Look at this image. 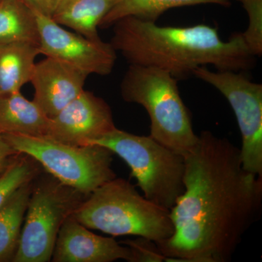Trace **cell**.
<instances>
[{
    "mask_svg": "<svg viewBox=\"0 0 262 262\" xmlns=\"http://www.w3.org/2000/svg\"><path fill=\"white\" fill-rule=\"evenodd\" d=\"M52 261L54 262H113L123 259L134 262L128 246L113 237L94 234L71 215L61 226Z\"/></svg>",
    "mask_w": 262,
    "mask_h": 262,
    "instance_id": "11",
    "label": "cell"
},
{
    "mask_svg": "<svg viewBox=\"0 0 262 262\" xmlns=\"http://www.w3.org/2000/svg\"><path fill=\"white\" fill-rule=\"evenodd\" d=\"M7 166H8V165H7ZM5 168H6V167H5ZM5 168H0V175H1V174L3 173V172L4 171Z\"/></svg>",
    "mask_w": 262,
    "mask_h": 262,
    "instance_id": "24",
    "label": "cell"
},
{
    "mask_svg": "<svg viewBox=\"0 0 262 262\" xmlns=\"http://www.w3.org/2000/svg\"><path fill=\"white\" fill-rule=\"evenodd\" d=\"M72 215L87 228L113 236H138L158 244L173 234L170 210L141 195L128 181L116 177L84 198Z\"/></svg>",
    "mask_w": 262,
    "mask_h": 262,
    "instance_id": "3",
    "label": "cell"
},
{
    "mask_svg": "<svg viewBox=\"0 0 262 262\" xmlns=\"http://www.w3.org/2000/svg\"><path fill=\"white\" fill-rule=\"evenodd\" d=\"M203 4H215L229 8V0H118L117 4L103 18L99 28L113 26L120 19L126 17L156 22L167 10L180 7Z\"/></svg>",
    "mask_w": 262,
    "mask_h": 262,
    "instance_id": "17",
    "label": "cell"
},
{
    "mask_svg": "<svg viewBox=\"0 0 262 262\" xmlns=\"http://www.w3.org/2000/svg\"><path fill=\"white\" fill-rule=\"evenodd\" d=\"M18 154L28 155L63 185L88 196L116 177L113 152L97 144L75 146L48 137L3 134Z\"/></svg>",
    "mask_w": 262,
    "mask_h": 262,
    "instance_id": "6",
    "label": "cell"
},
{
    "mask_svg": "<svg viewBox=\"0 0 262 262\" xmlns=\"http://www.w3.org/2000/svg\"><path fill=\"white\" fill-rule=\"evenodd\" d=\"M184 160V191L170 210L173 234L157 245L165 261H228L259 213L262 177L245 170L239 148L211 131L198 136Z\"/></svg>",
    "mask_w": 262,
    "mask_h": 262,
    "instance_id": "1",
    "label": "cell"
},
{
    "mask_svg": "<svg viewBox=\"0 0 262 262\" xmlns=\"http://www.w3.org/2000/svg\"><path fill=\"white\" fill-rule=\"evenodd\" d=\"M122 244L128 246L134 254V262L165 261V256L154 241L145 237H139L136 239H127Z\"/></svg>",
    "mask_w": 262,
    "mask_h": 262,
    "instance_id": "21",
    "label": "cell"
},
{
    "mask_svg": "<svg viewBox=\"0 0 262 262\" xmlns=\"http://www.w3.org/2000/svg\"><path fill=\"white\" fill-rule=\"evenodd\" d=\"M111 150L130 169L146 199L170 210L184 191V155L151 136H139L115 128L91 141Z\"/></svg>",
    "mask_w": 262,
    "mask_h": 262,
    "instance_id": "5",
    "label": "cell"
},
{
    "mask_svg": "<svg viewBox=\"0 0 262 262\" xmlns=\"http://www.w3.org/2000/svg\"><path fill=\"white\" fill-rule=\"evenodd\" d=\"M124 101L141 105L151 121L150 136L185 155L194 147L198 136L192 128L190 114L184 104L178 80L155 67L130 65L120 84Z\"/></svg>",
    "mask_w": 262,
    "mask_h": 262,
    "instance_id": "4",
    "label": "cell"
},
{
    "mask_svg": "<svg viewBox=\"0 0 262 262\" xmlns=\"http://www.w3.org/2000/svg\"><path fill=\"white\" fill-rule=\"evenodd\" d=\"M192 75L223 95L233 110L242 139L241 157L245 170L262 177V84L244 72L196 69Z\"/></svg>",
    "mask_w": 262,
    "mask_h": 262,
    "instance_id": "8",
    "label": "cell"
},
{
    "mask_svg": "<svg viewBox=\"0 0 262 262\" xmlns=\"http://www.w3.org/2000/svg\"><path fill=\"white\" fill-rule=\"evenodd\" d=\"M6 141L3 134H0V168H4L11 160L18 155Z\"/></svg>",
    "mask_w": 262,
    "mask_h": 262,
    "instance_id": "23",
    "label": "cell"
},
{
    "mask_svg": "<svg viewBox=\"0 0 262 262\" xmlns=\"http://www.w3.org/2000/svg\"><path fill=\"white\" fill-rule=\"evenodd\" d=\"M110 44L130 65L160 69L178 80L201 67L246 72L255 64L242 33L223 41L216 29L205 24L160 27L156 22L126 17L113 24Z\"/></svg>",
    "mask_w": 262,
    "mask_h": 262,
    "instance_id": "2",
    "label": "cell"
},
{
    "mask_svg": "<svg viewBox=\"0 0 262 262\" xmlns=\"http://www.w3.org/2000/svg\"><path fill=\"white\" fill-rule=\"evenodd\" d=\"M118 0H61L52 18L90 39H101L98 29Z\"/></svg>",
    "mask_w": 262,
    "mask_h": 262,
    "instance_id": "15",
    "label": "cell"
},
{
    "mask_svg": "<svg viewBox=\"0 0 262 262\" xmlns=\"http://www.w3.org/2000/svg\"><path fill=\"white\" fill-rule=\"evenodd\" d=\"M17 42L39 45L35 12L24 0H0V45Z\"/></svg>",
    "mask_w": 262,
    "mask_h": 262,
    "instance_id": "18",
    "label": "cell"
},
{
    "mask_svg": "<svg viewBox=\"0 0 262 262\" xmlns=\"http://www.w3.org/2000/svg\"><path fill=\"white\" fill-rule=\"evenodd\" d=\"M50 118L20 91L0 95V134L46 137Z\"/></svg>",
    "mask_w": 262,
    "mask_h": 262,
    "instance_id": "13",
    "label": "cell"
},
{
    "mask_svg": "<svg viewBox=\"0 0 262 262\" xmlns=\"http://www.w3.org/2000/svg\"><path fill=\"white\" fill-rule=\"evenodd\" d=\"M88 77L64 62L46 57L36 63L33 72V101L52 118L83 92Z\"/></svg>",
    "mask_w": 262,
    "mask_h": 262,
    "instance_id": "12",
    "label": "cell"
},
{
    "mask_svg": "<svg viewBox=\"0 0 262 262\" xmlns=\"http://www.w3.org/2000/svg\"><path fill=\"white\" fill-rule=\"evenodd\" d=\"M34 12L37 19L40 54L64 62L89 76H106L113 72L117 52L110 42L70 32L51 17Z\"/></svg>",
    "mask_w": 262,
    "mask_h": 262,
    "instance_id": "9",
    "label": "cell"
},
{
    "mask_svg": "<svg viewBox=\"0 0 262 262\" xmlns=\"http://www.w3.org/2000/svg\"><path fill=\"white\" fill-rule=\"evenodd\" d=\"M33 184V180L23 184L0 208V261L14 257Z\"/></svg>",
    "mask_w": 262,
    "mask_h": 262,
    "instance_id": "16",
    "label": "cell"
},
{
    "mask_svg": "<svg viewBox=\"0 0 262 262\" xmlns=\"http://www.w3.org/2000/svg\"><path fill=\"white\" fill-rule=\"evenodd\" d=\"M31 8L41 14L53 16L61 0H24Z\"/></svg>",
    "mask_w": 262,
    "mask_h": 262,
    "instance_id": "22",
    "label": "cell"
},
{
    "mask_svg": "<svg viewBox=\"0 0 262 262\" xmlns=\"http://www.w3.org/2000/svg\"><path fill=\"white\" fill-rule=\"evenodd\" d=\"M32 160L28 155H16L0 175V208L19 187L35 178L37 169Z\"/></svg>",
    "mask_w": 262,
    "mask_h": 262,
    "instance_id": "19",
    "label": "cell"
},
{
    "mask_svg": "<svg viewBox=\"0 0 262 262\" xmlns=\"http://www.w3.org/2000/svg\"><path fill=\"white\" fill-rule=\"evenodd\" d=\"M40 54L37 43L17 42L0 45V95L20 91L30 82L35 60Z\"/></svg>",
    "mask_w": 262,
    "mask_h": 262,
    "instance_id": "14",
    "label": "cell"
},
{
    "mask_svg": "<svg viewBox=\"0 0 262 262\" xmlns=\"http://www.w3.org/2000/svg\"><path fill=\"white\" fill-rule=\"evenodd\" d=\"M115 128L110 105L102 98L84 90L50 118L46 137L71 145L85 146Z\"/></svg>",
    "mask_w": 262,
    "mask_h": 262,
    "instance_id": "10",
    "label": "cell"
},
{
    "mask_svg": "<svg viewBox=\"0 0 262 262\" xmlns=\"http://www.w3.org/2000/svg\"><path fill=\"white\" fill-rule=\"evenodd\" d=\"M231 1V0H229ZM242 4L248 16V28L242 33L248 49L256 56L262 54V0H235Z\"/></svg>",
    "mask_w": 262,
    "mask_h": 262,
    "instance_id": "20",
    "label": "cell"
},
{
    "mask_svg": "<svg viewBox=\"0 0 262 262\" xmlns=\"http://www.w3.org/2000/svg\"><path fill=\"white\" fill-rule=\"evenodd\" d=\"M86 198L55 178L33 184L18 248L12 261H51L61 226Z\"/></svg>",
    "mask_w": 262,
    "mask_h": 262,
    "instance_id": "7",
    "label": "cell"
}]
</instances>
